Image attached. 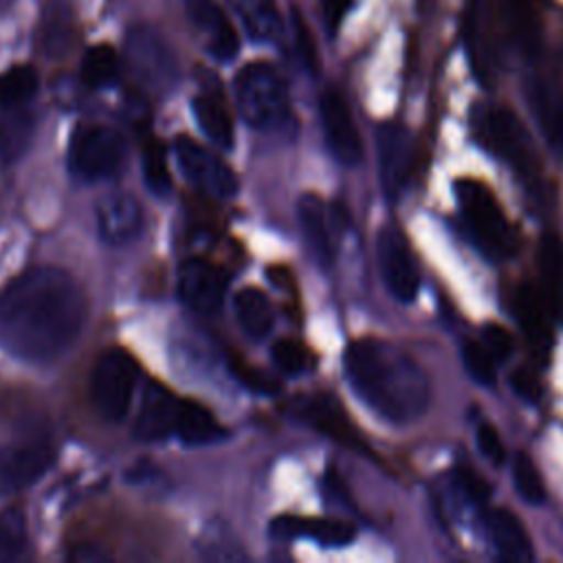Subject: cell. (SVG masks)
I'll return each instance as SVG.
<instances>
[{
	"label": "cell",
	"mask_w": 563,
	"mask_h": 563,
	"mask_svg": "<svg viewBox=\"0 0 563 563\" xmlns=\"http://www.w3.org/2000/svg\"><path fill=\"white\" fill-rule=\"evenodd\" d=\"M86 297L62 268L35 266L0 292V345L24 363H53L79 336Z\"/></svg>",
	"instance_id": "1"
},
{
	"label": "cell",
	"mask_w": 563,
	"mask_h": 563,
	"mask_svg": "<svg viewBox=\"0 0 563 563\" xmlns=\"http://www.w3.org/2000/svg\"><path fill=\"white\" fill-rule=\"evenodd\" d=\"M343 367L354 394L380 418L405 424L424 413L427 374L398 345L376 336L356 339L343 354Z\"/></svg>",
	"instance_id": "2"
},
{
	"label": "cell",
	"mask_w": 563,
	"mask_h": 563,
	"mask_svg": "<svg viewBox=\"0 0 563 563\" xmlns=\"http://www.w3.org/2000/svg\"><path fill=\"white\" fill-rule=\"evenodd\" d=\"M455 198L460 211L482 249L490 260H506L519 246L517 231L506 218L495 191L477 178H460L455 183Z\"/></svg>",
	"instance_id": "3"
},
{
	"label": "cell",
	"mask_w": 563,
	"mask_h": 563,
	"mask_svg": "<svg viewBox=\"0 0 563 563\" xmlns=\"http://www.w3.org/2000/svg\"><path fill=\"white\" fill-rule=\"evenodd\" d=\"M242 119L255 130H275L288 119V90L279 73L266 62L242 66L233 79Z\"/></svg>",
	"instance_id": "4"
},
{
	"label": "cell",
	"mask_w": 563,
	"mask_h": 563,
	"mask_svg": "<svg viewBox=\"0 0 563 563\" xmlns=\"http://www.w3.org/2000/svg\"><path fill=\"white\" fill-rule=\"evenodd\" d=\"M475 134L488 152L504 158L519 176H523L526 180L539 178V154L528 130L515 112L506 108L482 110L475 117Z\"/></svg>",
	"instance_id": "5"
},
{
	"label": "cell",
	"mask_w": 563,
	"mask_h": 563,
	"mask_svg": "<svg viewBox=\"0 0 563 563\" xmlns=\"http://www.w3.org/2000/svg\"><path fill=\"white\" fill-rule=\"evenodd\" d=\"M136 378V363L123 350H106L97 358L90 376V396L101 418L119 422L128 413Z\"/></svg>",
	"instance_id": "6"
},
{
	"label": "cell",
	"mask_w": 563,
	"mask_h": 563,
	"mask_svg": "<svg viewBox=\"0 0 563 563\" xmlns=\"http://www.w3.org/2000/svg\"><path fill=\"white\" fill-rule=\"evenodd\" d=\"M125 158L123 136L108 125H79L70 136L68 165L81 180H101L119 172Z\"/></svg>",
	"instance_id": "7"
},
{
	"label": "cell",
	"mask_w": 563,
	"mask_h": 563,
	"mask_svg": "<svg viewBox=\"0 0 563 563\" xmlns=\"http://www.w3.org/2000/svg\"><path fill=\"white\" fill-rule=\"evenodd\" d=\"M378 268L387 290L402 303H411L420 290V271L416 257L396 227H383L376 240Z\"/></svg>",
	"instance_id": "8"
},
{
	"label": "cell",
	"mask_w": 563,
	"mask_h": 563,
	"mask_svg": "<svg viewBox=\"0 0 563 563\" xmlns=\"http://www.w3.org/2000/svg\"><path fill=\"white\" fill-rule=\"evenodd\" d=\"M174 154L180 172L196 189L216 198H231L238 191L233 169L196 141L178 136L174 143Z\"/></svg>",
	"instance_id": "9"
},
{
	"label": "cell",
	"mask_w": 563,
	"mask_h": 563,
	"mask_svg": "<svg viewBox=\"0 0 563 563\" xmlns=\"http://www.w3.org/2000/svg\"><path fill=\"white\" fill-rule=\"evenodd\" d=\"M53 462V449L44 440L0 446V497L37 482Z\"/></svg>",
	"instance_id": "10"
},
{
	"label": "cell",
	"mask_w": 563,
	"mask_h": 563,
	"mask_svg": "<svg viewBox=\"0 0 563 563\" xmlns=\"http://www.w3.org/2000/svg\"><path fill=\"white\" fill-rule=\"evenodd\" d=\"M227 277L207 260L191 257L178 268L180 299L198 314H213L224 301Z\"/></svg>",
	"instance_id": "11"
},
{
	"label": "cell",
	"mask_w": 563,
	"mask_h": 563,
	"mask_svg": "<svg viewBox=\"0 0 563 563\" xmlns=\"http://www.w3.org/2000/svg\"><path fill=\"white\" fill-rule=\"evenodd\" d=\"M319 114L332 156L341 165H356L363 156V147L345 99L336 90H325L319 101Z\"/></svg>",
	"instance_id": "12"
},
{
	"label": "cell",
	"mask_w": 563,
	"mask_h": 563,
	"mask_svg": "<svg viewBox=\"0 0 563 563\" xmlns=\"http://www.w3.org/2000/svg\"><path fill=\"white\" fill-rule=\"evenodd\" d=\"M413 167V143L409 132L398 123H385L378 130V169L387 198H398Z\"/></svg>",
	"instance_id": "13"
},
{
	"label": "cell",
	"mask_w": 563,
	"mask_h": 563,
	"mask_svg": "<svg viewBox=\"0 0 563 563\" xmlns=\"http://www.w3.org/2000/svg\"><path fill=\"white\" fill-rule=\"evenodd\" d=\"M185 11L205 48L220 62H229L240 51L238 33L227 13L213 0H185Z\"/></svg>",
	"instance_id": "14"
},
{
	"label": "cell",
	"mask_w": 563,
	"mask_h": 563,
	"mask_svg": "<svg viewBox=\"0 0 563 563\" xmlns=\"http://www.w3.org/2000/svg\"><path fill=\"white\" fill-rule=\"evenodd\" d=\"M297 416L306 420L310 427H314L317 431H321L323 435L332 438L334 442L354 451H365V442L361 433L356 431V427L352 424L345 409L334 396L317 394V396L301 398V402L297 405Z\"/></svg>",
	"instance_id": "15"
},
{
	"label": "cell",
	"mask_w": 563,
	"mask_h": 563,
	"mask_svg": "<svg viewBox=\"0 0 563 563\" xmlns=\"http://www.w3.org/2000/svg\"><path fill=\"white\" fill-rule=\"evenodd\" d=\"M526 101L548 143L563 152V88L545 75H532L526 81Z\"/></svg>",
	"instance_id": "16"
},
{
	"label": "cell",
	"mask_w": 563,
	"mask_h": 563,
	"mask_svg": "<svg viewBox=\"0 0 563 563\" xmlns=\"http://www.w3.org/2000/svg\"><path fill=\"white\" fill-rule=\"evenodd\" d=\"M97 229L103 242L121 246L134 240L143 227V213L139 202L123 191L106 194L97 202Z\"/></svg>",
	"instance_id": "17"
},
{
	"label": "cell",
	"mask_w": 563,
	"mask_h": 563,
	"mask_svg": "<svg viewBox=\"0 0 563 563\" xmlns=\"http://www.w3.org/2000/svg\"><path fill=\"white\" fill-rule=\"evenodd\" d=\"M183 398L161 385H150L143 394V402L136 416L134 433L139 440L156 442L174 435Z\"/></svg>",
	"instance_id": "18"
},
{
	"label": "cell",
	"mask_w": 563,
	"mask_h": 563,
	"mask_svg": "<svg viewBox=\"0 0 563 563\" xmlns=\"http://www.w3.org/2000/svg\"><path fill=\"white\" fill-rule=\"evenodd\" d=\"M537 290L554 323L563 325V240L545 233L537 251Z\"/></svg>",
	"instance_id": "19"
},
{
	"label": "cell",
	"mask_w": 563,
	"mask_h": 563,
	"mask_svg": "<svg viewBox=\"0 0 563 563\" xmlns=\"http://www.w3.org/2000/svg\"><path fill=\"white\" fill-rule=\"evenodd\" d=\"M271 534L275 539H297L308 537L321 545H347L354 539V526L341 519H325V517H295V515H279L271 521Z\"/></svg>",
	"instance_id": "20"
},
{
	"label": "cell",
	"mask_w": 563,
	"mask_h": 563,
	"mask_svg": "<svg viewBox=\"0 0 563 563\" xmlns=\"http://www.w3.org/2000/svg\"><path fill=\"white\" fill-rule=\"evenodd\" d=\"M510 308L521 325V330L526 332L528 341L532 343V347L539 354H548L550 345H552V317L537 290V286L532 284H521L515 288L512 299H510Z\"/></svg>",
	"instance_id": "21"
},
{
	"label": "cell",
	"mask_w": 563,
	"mask_h": 563,
	"mask_svg": "<svg viewBox=\"0 0 563 563\" xmlns=\"http://www.w3.org/2000/svg\"><path fill=\"white\" fill-rule=\"evenodd\" d=\"M299 224L306 238V244L312 257L328 268L334 260V242H332V224L325 202L314 194H303L297 205Z\"/></svg>",
	"instance_id": "22"
},
{
	"label": "cell",
	"mask_w": 563,
	"mask_h": 563,
	"mask_svg": "<svg viewBox=\"0 0 563 563\" xmlns=\"http://www.w3.org/2000/svg\"><path fill=\"white\" fill-rule=\"evenodd\" d=\"M490 534L497 552L508 561H530L534 556L530 534L523 521L508 508H497L490 515Z\"/></svg>",
	"instance_id": "23"
},
{
	"label": "cell",
	"mask_w": 563,
	"mask_h": 563,
	"mask_svg": "<svg viewBox=\"0 0 563 563\" xmlns=\"http://www.w3.org/2000/svg\"><path fill=\"white\" fill-rule=\"evenodd\" d=\"M501 7L510 42L523 55H534L541 46V22L534 0H504Z\"/></svg>",
	"instance_id": "24"
},
{
	"label": "cell",
	"mask_w": 563,
	"mask_h": 563,
	"mask_svg": "<svg viewBox=\"0 0 563 563\" xmlns=\"http://www.w3.org/2000/svg\"><path fill=\"white\" fill-rule=\"evenodd\" d=\"M174 435L187 446H202L218 442L224 435V429L209 409L194 400H183Z\"/></svg>",
	"instance_id": "25"
},
{
	"label": "cell",
	"mask_w": 563,
	"mask_h": 563,
	"mask_svg": "<svg viewBox=\"0 0 563 563\" xmlns=\"http://www.w3.org/2000/svg\"><path fill=\"white\" fill-rule=\"evenodd\" d=\"M235 319L251 339H264L273 328V310L266 295L257 288H242L233 301Z\"/></svg>",
	"instance_id": "26"
},
{
	"label": "cell",
	"mask_w": 563,
	"mask_h": 563,
	"mask_svg": "<svg viewBox=\"0 0 563 563\" xmlns=\"http://www.w3.org/2000/svg\"><path fill=\"white\" fill-rule=\"evenodd\" d=\"M194 117L200 125V130L220 147L229 150L233 145V121L227 112V108L209 97V95H198L191 103Z\"/></svg>",
	"instance_id": "27"
},
{
	"label": "cell",
	"mask_w": 563,
	"mask_h": 563,
	"mask_svg": "<svg viewBox=\"0 0 563 563\" xmlns=\"http://www.w3.org/2000/svg\"><path fill=\"white\" fill-rule=\"evenodd\" d=\"M121 73L119 55L108 44L90 46L81 59V79L90 88H108L117 84Z\"/></svg>",
	"instance_id": "28"
},
{
	"label": "cell",
	"mask_w": 563,
	"mask_h": 563,
	"mask_svg": "<svg viewBox=\"0 0 563 563\" xmlns=\"http://www.w3.org/2000/svg\"><path fill=\"white\" fill-rule=\"evenodd\" d=\"M29 554L26 517L20 508H4L0 512V563L22 561Z\"/></svg>",
	"instance_id": "29"
},
{
	"label": "cell",
	"mask_w": 563,
	"mask_h": 563,
	"mask_svg": "<svg viewBox=\"0 0 563 563\" xmlns=\"http://www.w3.org/2000/svg\"><path fill=\"white\" fill-rule=\"evenodd\" d=\"M37 90V73L31 66H13L0 75V103L2 106H22Z\"/></svg>",
	"instance_id": "30"
},
{
	"label": "cell",
	"mask_w": 563,
	"mask_h": 563,
	"mask_svg": "<svg viewBox=\"0 0 563 563\" xmlns=\"http://www.w3.org/2000/svg\"><path fill=\"white\" fill-rule=\"evenodd\" d=\"M240 13L249 33L257 40H271L279 31V18L271 0H240Z\"/></svg>",
	"instance_id": "31"
},
{
	"label": "cell",
	"mask_w": 563,
	"mask_h": 563,
	"mask_svg": "<svg viewBox=\"0 0 563 563\" xmlns=\"http://www.w3.org/2000/svg\"><path fill=\"white\" fill-rule=\"evenodd\" d=\"M512 479L515 486L519 490V495L528 501V504H543L545 499V486L541 479V473L537 468V464L532 462L530 455L526 453H517L512 460Z\"/></svg>",
	"instance_id": "32"
},
{
	"label": "cell",
	"mask_w": 563,
	"mask_h": 563,
	"mask_svg": "<svg viewBox=\"0 0 563 563\" xmlns=\"http://www.w3.org/2000/svg\"><path fill=\"white\" fill-rule=\"evenodd\" d=\"M143 176H145V185L156 196H165L172 187V178H169V169H167V161H165V150L156 141H150L143 150Z\"/></svg>",
	"instance_id": "33"
},
{
	"label": "cell",
	"mask_w": 563,
	"mask_h": 563,
	"mask_svg": "<svg viewBox=\"0 0 563 563\" xmlns=\"http://www.w3.org/2000/svg\"><path fill=\"white\" fill-rule=\"evenodd\" d=\"M462 361L468 374L482 383V385H493L497 376V361L490 356V352L482 345V341H464L462 343Z\"/></svg>",
	"instance_id": "34"
},
{
	"label": "cell",
	"mask_w": 563,
	"mask_h": 563,
	"mask_svg": "<svg viewBox=\"0 0 563 563\" xmlns=\"http://www.w3.org/2000/svg\"><path fill=\"white\" fill-rule=\"evenodd\" d=\"M273 363L284 374H299L306 367V350L290 339H279L273 345Z\"/></svg>",
	"instance_id": "35"
},
{
	"label": "cell",
	"mask_w": 563,
	"mask_h": 563,
	"mask_svg": "<svg viewBox=\"0 0 563 563\" xmlns=\"http://www.w3.org/2000/svg\"><path fill=\"white\" fill-rule=\"evenodd\" d=\"M482 345L490 352V356L501 363L506 361L510 354H512V347H515V341H512V334L499 325V323H486L482 328Z\"/></svg>",
	"instance_id": "36"
},
{
	"label": "cell",
	"mask_w": 563,
	"mask_h": 563,
	"mask_svg": "<svg viewBox=\"0 0 563 563\" xmlns=\"http://www.w3.org/2000/svg\"><path fill=\"white\" fill-rule=\"evenodd\" d=\"M455 484L473 504H486L490 499V484L468 466L455 468Z\"/></svg>",
	"instance_id": "37"
},
{
	"label": "cell",
	"mask_w": 563,
	"mask_h": 563,
	"mask_svg": "<svg viewBox=\"0 0 563 563\" xmlns=\"http://www.w3.org/2000/svg\"><path fill=\"white\" fill-rule=\"evenodd\" d=\"M475 440H477V449L479 453L490 462V464H501L504 457H506V449H504V442L497 433V429L488 422H482L475 431Z\"/></svg>",
	"instance_id": "38"
},
{
	"label": "cell",
	"mask_w": 563,
	"mask_h": 563,
	"mask_svg": "<svg viewBox=\"0 0 563 563\" xmlns=\"http://www.w3.org/2000/svg\"><path fill=\"white\" fill-rule=\"evenodd\" d=\"M510 385L515 389V394L519 398H523L526 402H539L541 400V394H543V387H541V380L539 376L530 369V367H517L512 369L510 374Z\"/></svg>",
	"instance_id": "39"
},
{
	"label": "cell",
	"mask_w": 563,
	"mask_h": 563,
	"mask_svg": "<svg viewBox=\"0 0 563 563\" xmlns=\"http://www.w3.org/2000/svg\"><path fill=\"white\" fill-rule=\"evenodd\" d=\"M352 4H354V0H321L323 22L330 29V33H334L339 29L341 20L345 18V13L350 11Z\"/></svg>",
	"instance_id": "40"
},
{
	"label": "cell",
	"mask_w": 563,
	"mask_h": 563,
	"mask_svg": "<svg viewBox=\"0 0 563 563\" xmlns=\"http://www.w3.org/2000/svg\"><path fill=\"white\" fill-rule=\"evenodd\" d=\"M70 559H75V561H86V559H90V561H101V559H106V554H101L97 548H92V545H81V548H77V552H73L70 554Z\"/></svg>",
	"instance_id": "41"
}]
</instances>
